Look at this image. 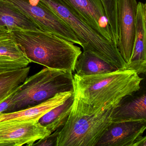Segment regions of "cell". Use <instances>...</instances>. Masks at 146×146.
Wrapping results in <instances>:
<instances>
[{
  "label": "cell",
  "instance_id": "6",
  "mask_svg": "<svg viewBox=\"0 0 146 146\" xmlns=\"http://www.w3.org/2000/svg\"><path fill=\"white\" fill-rule=\"evenodd\" d=\"M51 133L38 121L0 123V146H33Z\"/></svg>",
  "mask_w": 146,
  "mask_h": 146
},
{
  "label": "cell",
  "instance_id": "17",
  "mask_svg": "<svg viewBox=\"0 0 146 146\" xmlns=\"http://www.w3.org/2000/svg\"><path fill=\"white\" fill-rule=\"evenodd\" d=\"M30 67L0 73V103L13 93L28 77Z\"/></svg>",
  "mask_w": 146,
  "mask_h": 146
},
{
  "label": "cell",
  "instance_id": "11",
  "mask_svg": "<svg viewBox=\"0 0 146 146\" xmlns=\"http://www.w3.org/2000/svg\"><path fill=\"white\" fill-rule=\"evenodd\" d=\"M146 5L137 4L135 39L132 55L126 69L134 71L138 75L146 71Z\"/></svg>",
  "mask_w": 146,
  "mask_h": 146
},
{
  "label": "cell",
  "instance_id": "12",
  "mask_svg": "<svg viewBox=\"0 0 146 146\" xmlns=\"http://www.w3.org/2000/svg\"><path fill=\"white\" fill-rule=\"evenodd\" d=\"M73 93V91L59 93L38 105L12 112L0 113V123L38 121L44 114L62 104Z\"/></svg>",
  "mask_w": 146,
  "mask_h": 146
},
{
  "label": "cell",
  "instance_id": "19",
  "mask_svg": "<svg viewBox=\"0 0 146 146\" xmlns=\"http://www.w3.org/2000/svg\"><path fill=\"white\" fill-rule=\"evenodd\" d=\"M15 91L7 99L0 103V113L7 112L10 107L12 104L13 95Z\"/></svg>",
  "mask_w": 146,
  "mask_h": 146
},
{
  "label": "cell",
  "instance_id": "2",
  "mask_svg": "<svg viewBox=\"0 0 146 146\" xmlns=\"http://www.w3.org/2000/svg\"><path fill=\"white\" fill-rule=\"evenodd\" d=\"M31 63L69 72H75L76 61L82 53L74 43L42 31L12 32Z\"/></svg>",
  "mask_w": 146,
  "mask_h": 146
},
{
  "label": "cell",
  "instance_id": "14",
  "mask_svg": "<svg viewBox=\"0 0 146 146\" xmlns=\"http://www.w3.org/2000/svg\"><path fill=\"white\" fill-rule=\"evenodd\" d=\"M0 27H5L12 32L20 30L42 31L29 17L4 0H0Z\"/></svg>",
  "mask_w": 146,
  "mask_h": 146
},
{
  "label": "cell",
  "instance_id": "9",
  "mask_svg": "<svg viewBox=\"0 0 146 146\" xmlns=\"http://www.w3.org/2000/svg\"><path fill=\"white\" fill-rule=\"evenodd\" d=\"M146 129V120L112 122L96 146H132Z\"/></svg>",
  "mask_w": 146,
  "mask_h": 146
},
{
  "label": "cell",
  "instance_id": "3",
  "mask_svg": "<svg viewBox=\"0 0 146 146\" xmlns=\"http://www.w3.org/2000/svg\"><path fill=\"white\" fill-rule=\"evenodd\" d=\"M113 108L99 113L91 111L74 96L71 111L60 129L57 146H96L112 122Z\"/></svg>",
  "mask_w": 146,
  "mask_h": 146
},
{
  "label": "cell",
  "instance_id": "10",
  "mask_svg": "<svg viewBox=\"0 0 146 146\" xmlns=\"http://www.w3.org/2000/svg\"><path fill=\"white\" fill-rule=\"evenodd\" d=\"M30 63L12 32L0 27V73L25 68Z\"/></svg>",
  "mask_w": 146,
  "mask_h": 146
},
{
  "label": "cell",
  "instance_id": "7",
  "mask_svg": "<svg viewBox=\"0 0 146 146\" xmlns=\"http://www.w3.org/2000/svg\"><path fill=\"white\" fill-rule=\"evenodd\" d=\"M136 0H118L117 48L126 64L130 60L135 39Z\"/></svg>",
  "mask_w": 146,
  "mask_h": 146
},
{
  "label": "cell",
  "instance_id": "8",
  "mask_svg": "<svg viewBox=\"0 0 146 146\" xmlns=\"http://www.w3.org/2000/svg\"><path fill=\"white\" fill-rule=\"evenodd\" d=\"M62 1L93 29L107 40L117 45L100 0Z\"/></svg>",
  "mask_w": 146,
  "mask_h": 146
},
{
  "label": "cell",
  "instance_id": "18",
  "mask_svg": "<svg viewBox=\"0 0 146 146\" xmlns=\"http://www.w3.org/2000/svg\"><path fill=\"white\" fill-rule=\"evenodd\" d=\"M62 128V127H61ZM61 128H59L54 131L53 133H51L50 135L38 140V141L34 143V146H57V138L59 132Z\"/></svg>",
  "mask_w": 146,
  "mask_h": 146
},
{
  "label": "cell",
  "instance_id": "5",
  "mask_svg": "<svg viewBox=\"0 0 146 146\" xmlns=\"http://www.w3.org/2000/svg\"><path fill=\"white\" fill-rule=\"evenodd\" d=\"M32 19L42 31L53 33L81 46L70 28L40 0H4Z\"/></svg>",
  "mask_w": 146,
  "mask_h": 146
},
{
  "label": "cell",
  "instance_id": "20",
  "mask_svg": "<svg viewBox=\"0 0 146 146\" xmlns=\"http://www.w3.org/2000/svg\"><path fill=\"white\" fill-rule=\"evenodd\" d=\"M132 146H146V136L139 137L134 142Z\"/></svg>",
  "mask_w": 146,
  "mask_h": 146
},
{
  "label": "cell",
  "instance_id": "13",
  "mask_svg": "<svg viewBox=\"0 0 146 146\" xmlns=\"http://www.w3.org/2000/svg\"><path fill=\"white\" fill-rule=\"evenodd\" d=\"M112 122L146 120V94L141 88L124 97L113 109Z\"/></svg>",
  "mask_w": 146,
  "mask_h": 146
},
{
  "label": "cell",
  "instance_id": "15",
  "mask_svg": "<svg viewBox=\"0 0 146 146\" xmlns=\"http://www.w3.org/2000/svg\"><path fill=\"white\" fill-rule=\"evenodd\" d=\"M119 70L109 62L89 52H82L78 58L75 72L79 76H90Z\"/></svg>",
  "mask_w": 146,
  "mask_h": 146
},
{
  "label": "cell",
  "instance_id": "16",
  "mask_svg": "<svg viewBox=\"0 0 146 146\" xmlns=\"http://www.w3.org/2000/svg\"><path fill=\"white\" fill-rule=\"evenodd\" d=\"M74 100L73 93L62 104L44 114L38 122L52 133L63 127L70 115Z\"/></svg>",
  "mask_w": 146,
  "mask_h": 146
},
{
  "label": "cell",
  "instance_id": "1",
  "mask_svg": "<svg viewBox=\"0 0 146 146\" xmlns=\"http://www.w3.org/2000/svg\"><path fill=\"white\" fill-rule=\"evenodd\" d=\"M73 76V94L93 111L113 108L125 96L139 90L143 78L129 69L90 76Z\"/></svg>",
  "mask_w": 146,
  "mask_h": 146
},
{
  "label": "cell",
  "instance_id": "4",
  "mask_svg": "<svg viewBox=\"0 0 146 146\" xmlns=\"http://www.w3.org/2000/svg\"><path fill=\"white\" fill-rule=\"evenodd\" d=\"M69 91H73L72 72L46 67L28 77L19 86L7 112L38 105L57 94Z\"/></svg>",
  "mask_w": 146,
  "mask_h": 146
}]
</instances>
